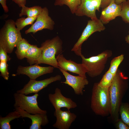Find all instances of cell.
<instances>
[{
    "label": "cell",
    "instance_id": "15",
    "mask_svg": "<svg viewBox=\"0 0 129 129\" xmlns=\"http://www.w3.org/2000/svg\"><path fill=\"white\" fill-rule=\"evenodd\" d=\"M15 110L17 111L21 117L27 118L30 119L32 121L30 129H41V126H44L49 123L46 114L37 113L31 114L19 107L15 108Z\"/></svg>",
    "mask_w": 129,
    "mask_h": 129
},
{
    "label": "cell",
    "instance_id": "13",
    "mask_svg": "<svg viewBox=\"0 0 129 129\" xmlns=\"http://www.w3.org/2000/svg\"><path fill=\"white\" fill-rule=\"evenodd\" d=\"M48 98L55 110L64 108L70 111V109L77 107L76 103L71 99L64 96L61 90L58 88L55 89L54 93L48 94Z\"/></svg>",
    "mask_w": 129,
    "mask_h": 129
},
{
    "label": "cell",
    "instance_id": "25",
    "mask_svg": "<svg viewBox=\"0 0 129 129\" xmlns=\"http://www.w3.org/2000/svg\"><path fill=\"white\" fill-rule=\"evenodd\" d=\"M119 114L121 119L129 126V104L127 103L122 102L120 106Z\"/></svg>",
    "mask_w": 129,
    "mask_h": 129
},
{
    "label": "cell",
    "instance_id": "28",
    "mask_svg": "<svg viewBox=\"0 0 129 129\" xmlns=\"http://www.w3.org/2000/svg\"><path fill=\"white\" fill-rule=\"evenodd\" d=\"M8 65L7 62L0 61V76L5 80H8L9 77V73L8 70Z\"/></svg>",
    "mask_w": 129,
    "mask_h": 129
},
{
    "label": "cell",
    "instance_id": "30",
    "mask_svg": "<svg viewBox=\"0 0 129 129\" xmlns=\"http://www.w3.org/2000/svg\"><path fill=\"white\" fill-rule=\"evenodd\" d=\"M115 126L118 129H129V126L120 119H119L115 123Z\"/></svg>",
    "mask_w": 129,
    "mask_h": 129
},
{
    "label": "cell",
    "instance_id": "3",
    "mask_svg": "<svg viewBox=\"0 0 129 129\" xmlns=\"http://www.w3.org/2000/svg\"><path fill=\"white\" fill-rule=\"evenodd\" d=\"M62 42L58 36L48 39L41 44L42 54L36 64H44L59 69L56 56L62 52Z\"/></svg>",
    "mask_w": 129,
    "mask_h": 129
},
{
    "label": "cell",
    "instance_id": "34",
    "mask_svg": "<svg viewBox=\"0 0 129 129\" xmlns=\"http://www.w3.org/2000/svg\"><path fill=\"white\" fill-rule=\"evenodd\" d=\"M127 0H115V3L117 4H120L125 1Z\"/></svg>",
    "mask_w": 129,
    "mask_h": 129
},
{
    "label": "cell",
    "instance_id": "12",
    "mask_svg": "<svg viewBox=\"0 0 129 129\" xmlns=\"http://www.w3.org/2000/svg\"><path fill=\"white\" fill-rule=\"evenodd\" d=\"M56 57L59 68L65 71H68L86 77V74L87 70L82 64H78L70 59L67 60L61 54L56 56Z\"/></svg>",
    "mask_w": 129,
    "mask_h": 129
},
{
    "label": "cell",
    "instance_id": "19",
    "mask_svg": "<svg viewBox=\"0 0 129 129\" xmlns=\"http://www.w3.org/2000/svg\"><path fill=\"white\" fill-rule=\"evenodd\" d=\"M21 116L16 110L9 113L6 116L0 117V129H11L10 123L12 120L20 117Z\"/></svg>",
    "mask_w": 129,
    "mask_h": 129
},
{
    "label": "cell",
    "instance_id": "10",
    "mask_svg": "<svg viewBox=\"0 0 129 129\" xmlns=\"http://www.w3.org/2000/svg\"><path fill=\"white\" fill-rule=\"evenodd\" d=\"M54 68L51 66L42 67L37 64L25 67L19 65L17 68L16 74L25 75L30 80H35L42 75L52 73Z\"/></svg>",
    "mask_w": 129,
    "mask_h": 129
},
{
    "label": "cell",
    "instance_id": "31",
    "mask_svg": "<svg viewBox=\"0 0 129 129\" xmlns=\"http://www.w3.org/2000/svg\"><path fill=\"white\" fill-rule=\"evenodd\" d=\"M112 0H102L100 7L102 9L108 6Z\"/></svg>",
    "mask_w": 129,
    "mask_h": 129
},
{
    "label": "cell",
    "instance_id": "24",
    "mask_svg": "<svg viewBox=\"0 0 129 129\" xmlns=\"http://www.w3.org/2000/svg\"><path fill=\"white\" fill-rule=\"evenodd\" d=\"M38 16L32 17H22L17 19L15 22L16 26L19 31L22 30L25 27L29 25H32L36 20Z\"/></svg>",
    "mask_w": 129,
    "mask_h": 129
},
{
    "label": "cell",
    "instance_id": "36",
    "mask_svg": "<svg viewBox=\"0 0 129 129\" xmlns=\"http://www.w3.org/2000/svg\"><path fill=\"white\" fill-rule=\"evenodd\" d=\"M96 1L98 3L100 7L101 3L102 0H94Z\"/></svg>",
    "mask_w": 129,
    "mask_h": 129
},
{
    "label": "cell",
    "instance_id": "21",
    "mask_svg": "<svg viewBox=\"0 0 129 129\" xmlns=\"http://www.w3.org/2000/svg\"><path fill=\"white\" fill-rule=\"evenodd\" d=\"M43 9L41 6H35L28 7L25 6L22 7L19 16L23 15L27 16V17H32L38 16L42 12Z\"/></svg>",
    "mask_w": 129,
    "mask_h": 129
},
{
    "label": "cell",
    "instance_id": "37",
    "mask_svg": "<svg viewBox=\"0 0 129 129\" xmlns=\"http://www.w3.org/2000/svg\"><path fill=\"white\" fill-rule=\"evenodd\" d=\"M127 0L129 1V0Z\"/></svg>",
    "mask_w": 129,
    "mask_h": 129
},
{
    "label": "cell",
    "instance_id": "4",
    "mask_svg": "<svg viewBox=\"0 0 129 129\" xmlns=\"http://www.w3.org/2000/svg\"><path fill=\"white\" fill-rule=\"evenodd\" d=\"M16 26L13 20L9 19L0 30V45L9 54L13 52L14 48L23 39L20 31Z\"/></svg>",
    "mask_w": 129,
    "mask_h": 129
},
{
    "label": "cell",
    "instance_id": "14",
    "mask_svg": "<svg viewBox=\"0 0 129 129\" xmlns=\"http://www.w3.org/2000/svg\"><path fill=\"white\" fill-rule=\"evenodd\" d=\"M54 115L56 120L53 126L58 129H69L77 117L70 111H63L61 109L55 110Z\"/></svg>",
    "mask_w": 129,
    "mask_h": 129
},
{
    "label": "cell",
    "instance_id": "29",
    "mask_svg": "<svg viewBox=\"0 0 129 129\" xmlns=\"http://www.w3.org/2000/svg\"><path fill=\"white\" fill-rule=\"evenodd\" d=\"M8 53L3 47L0 45V61L7 62L10 61L11 58L7 54Z\"/></svg>",
    "mask_w": 129,
    "mask_h": 129
},
{
    "label": "cell",
    "instance_id": "20",
    "mask_svg": "<svg viewBox=\"0 0 129 129\" xmlns=\"http://www.w3.org/2000/svg\"><path fill=\"white\" fill-rule=\"evenodd\" d=\"M31 44L26 39L23 38L18 43L15 53L17 58L22 59L25 58L27 52Z\"/></svg>",
    "mask_w": 129,
    "mask_h": 129
},
{
    "label": "cell",
    "instance_id": "11",
    "mask_svg": "<svg viewBox=\"0 0 129 129\" xmlns=\"http://www.w3.org/2000/svg\"><path fill=\"white\" fill-rule=\"evenodd\" d=\"M58 69L65 79V81L61 82V83L67 84L71 87L75 94L82 95L83 89L86 85L89 84V81L86 77L79 75H73L59 67Z\"/></svg>",
    "mask_w": 129,
    "mask_h": 129
},
{
    "label": "cell",
    "instance_id": "2",
    "mask_svg": "<svg viewBox=\"0 0 129 129\" xmlns=\"http://www.w3.org/2000/svg\"><path fill=\"white\" fill-rule=\"evenodd\" d=\"M110 99L109 88L100 86L98 82L93 85L91 97V108L96 114L106 117L110 114Z\"/></svg>",
    "mask_w": 129,
    "mask_h": 129
},
{
    "label": "cell",
    "instance_id": "7",
    "mask_svg": "<svg viewBox=\"0 0 129 129\" xmlns=\"http://www.w3.org/2000/svg\"><path fill=\"white\" fill-rule=\"evenodd\" d=\"M105 29L104 24L100 19L88 21L86 27L71 51H73L76 55L81 56L82 55L81 46L83 43L94 33L100 32Z\"/></svg>",
    "mask_w": 129,
    "mask_h": 129
},
{
    "label": "cell",
    "instance_id": "18",
    "mask_svg": "<svg viewBox=\"0 0 129 129\" xmlns=\"http://www.w3.org/2000/svg\"><path fill=\"white\" fill-rule=\"evenodd\" d=\"M42 51L40 47L37 45L31 44L28 49L26 56L27 62L30 65L36 64L40 58Z\"/></svg>",
    "mask_w": 129,
    "mask_h": 129
},
{
    "label": "cell",
    "instance_id": "27",
    "mask_svg": "<svg viewBox=\"0 0 129 129\" xmlns=\"http://www.w3.org/2000/svg\"><path fill=\"white\" fill-rule=\"evenodd\" d=\"M122 5L120 17L124 21L129 23V1H125Z\"/></svg>",
    "mask_w": 129,
    "mask_h": 129
},
{
    "label": "cell",
    "instance_id": "16",
    "mask_svg": "<svg viewBox=\"0 0 129 129\" xmlns=\"http://www.w3.org/2000/svg\"><path fill=\"white\" fill-rule=\"evenodd\" d=\"M122 3L117 4L112 0L109 5L102 9L100 19L104 24H106L117 16H120Z\"/></svg>",
    "mask_w": 129,
    "mask_h": 129
},
{
    "label": "cell",
    "instance_id": "1",
    "mask_svg": "<svg viewBox=\"0 0 129 129\" xmlns=\"http://www.w3.org/2000/svg\"><path fill=\"white\" fill-rule=\"evenodd\" d=\"M128 78L118 69L109 88L110 99V114L114 123L119 119V109L128 88Z\"/></svg>",
    "mask_w": 129,
    "mask_h": 129
},
{
    "label": "cell",
    "instance_id": "5",
    "mask_svg": "<svg viewBox=\"0 0 129 129\" xmlns=\"http://www.w3.org/2000/svg\"><path fill=\"white\" fill-rule=\"evenodd\" d=\"M112 54V52L106 50L97 55L88 58L82 54L81 57L82 63L86 68V73L90 77L94 78L100 75L105 69L108 59Z\"/></svg>",
    "mask_w": 129,
    "mask_h": 129
},
{
    "label": "cell",
    "instance_id": "23",
    "mask_svg": "<svg viewBox=\"0 0 129 129\" xmlns=\"http://www.w3.org/2000/svg\"><path fill=\"white\" fill-rule=\"evenodd\" d=\"M114 75L108 70L106 72L100 81L98 82L100 87L105 88H109L113 81Z\"/></svg>",
    "mask_w": 129,
    "mask_h": 129
},
{
    "label": "cell",
    "instance_id": "32",
    "mask_svg": "<svg viewBox=\"0 0 129 129\" xmlns=\"http://www.w3.org/2000/svg\"><path fill=\"white\" fill-rule=\"evenodd\" d=\"M17 4L20 7H22L25 6L26 4V0H12Z\"/></svg>",
    "mask_w": 129,
    "mask_h": 129
},
{
    "label": "cell",
    "instance_id": "35",
    "mask_svg": "<svg viewBox=\"0 0 129 129\" xmlns=\"http://www.w3.org/2000/svg\"><path fill=\"white\" fill-rule=\"evenodd\" d=\"M125 40L127 43L129 44V34L126 37Z\"/></svg>",
    "mask_w": 129,
    "mask_h": 129
},
{
    "label": "cell",
    "instance_id": "9",
    "mask_svg": "<svg viewBox=\"0 0 129 129\" xmlns=\"http://www.w3.org/2000/svg\"><path fill=\"white\" fill-rule=\"evenodd\" d=\"M55 23L49 16L48 11L46 7L43 8L42 12L37 17L35 22L25 32L26 34L32 32L34 34L43 29L53 30Z\"/></svg>",
    "mask_w": 129,
    "mask_h": 129
},
{
    "label": "cell",
    "instance_id": "6",
    "mask_svg": "<svg viewBox=\"0 0 129 129\" xmlns=\"http://www.w3.org/2000/svg\"><path fill=\"white\" fill-rule=\"evenodd\" d=\"M38 96V93H35L32 96H27L16 92L13 95L14 107H19L31 114H47V111L42 109L38 105L37 99Z\"/></svg>",
    "mask_w": 129,
    "mask_h": 129
},
{
    "label": "cell",
    "instance_id": "8",
    "mask_svg": "<svg viewBox=\"0 0 129 129\" xmlns=\"http://www.w3.org/2000/svg\"><path fill=\"white\" fill-rule=\"evenodd\" d=\"M61 78V76L58 75L41 80H30L22 89L18 90L16 92L26 95L32 93H38L48 85L54 82L60 81Z\"/></svg>",
    "mask_w": 129,
    "mask_h": 129
},
{
    "label": "cell",
    "instance_id": "22",
    "mask_svg": "<svg viewBox=\"0 0 129 129\" xmlns=\"http://www.w3.org/2000/svg\"><path fill=\"white\" fill-rule=\"evenodd\" d=\"M81 1V0H56L54 5L60 6L64 5H67L70 8L71 13L73 14L80 4Z\"/></svg>",
    "mask_w": 129,
    "mask_h": 129
},
{
    "label": "cell",
    "instance_id": "26",
    "mask_svg": "<svg viewBox=\"0 0 129 129\" xmlns=\"http://www.w3.org/2000/svg\"><path fill=\"white\" fill-rule=\"evenodd\" d=\"M124 58V55L122 54L114 58L111 60L108 70L113 75H115Z\"/></svg>",
    "mask_w": 129,
    "mask_h": 129
},
{
    "label": "cell",
    "instance_id": "33",
    "mask_svg": "<svg viewBox=\"0 0 129 129\" xmlns=\"http://www.w3.org/2000/svg\"><path fill=\"white\" fill-rule=\"evenodd\" d=\"M6 0H0V3L2 5L5 12L7 13L9 9L6 4Z\"/></svg>",
    "mask_w": 129,
    "mask_h": 129
},
{
    "label": "cell",
    "instance_id": "17",
    "mask_svg": "<svg viewBox=\"0 0 129 129\" xmlns=\"http://www.w3.org/2000/svg\"><path fill=\"white\" fill-rule=\"evenodd\" d=\"M93 0H81L80 4L78 7L75 14L78 16H86L92 20H97L96 13L97 9L92 3Z\"/></svg>",
    "mask_w": 129,
    "mask_h": 129
}]
</instances>
